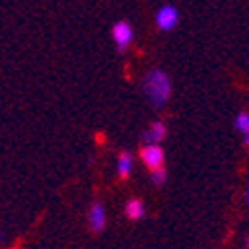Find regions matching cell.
Returning a JSON list of instances; mask_svg holds the SVG:
<instances>
[{"label":"cell","mask_w":249,"mask_h":249,"mask_svg":"<svg viewBox=\"0 0 249 249\" xmlns=\"http://www.w3.org/2000/svg\"><path fill=\"white\" fill-rule=\"evenodd\" d=\"M142 90L143 96L150 102L152 108H163L165 104L172 98V80L168 76V72L161 68H154L150 70L142 80Z\"/></svg>","instance_id":"1"},{"label":"cell","mask_w":249,"mask_h":249,"mask_svg":"<svg viewBox=\"0 0 249 249\" xmlns=\"http://www.w3.org/2000/svg\"><path fill=\"white\" fill-rule=\"evenodd\" d=\"M112 40H114V46L120 54H126L134 42V28L128 20H120V22L114 24L112 28Z\"/></svg>","instance_id":"2"},{"label":"cell","mask_w":249,"mask_h":249,"mask_svg":"<svg viewBox=\"0 0 249 249\" xmlns=\"http://www.w3.org/2000/svg\"><path fill=\"white\" fill-rule=\"evenodd\" d=\"M140 160L143 161V165L152 172L158 168H163V161H165V152L160 143H143L142 150H140Z\"/></svg>","instance_id":"3"},{"label":"cell","mask_w":249,"mask_h":249,"mask_svg":"<svg viewBox=\"0 0 249 249\" xmlns=\"http://www.w3.org/2000/svg\"><path fill=\"white\" fill-rule=\"evenodd\" d=\"M154 20H156V26L161 32H172L179 22V12L174 4H163V6L158 8Z\"/></svg>","instance_id":"4"},{"label":"cell","mask_w":249,"mask_h":249,"mask_svg":"<svg viewBox=\"0 0 249 249\" xmlns=\"http://www.w3.org/2000/svg\"><path fill=\"white\" fill-rule=\"evenodd\" d=\"M88 225L94 233H100L106 227V207L102 201H94L88 210Z\"/></svg>","instance_id":"5"},{"label":"cell","mask_w":249,"mask_h":249,"mask_svg":"<svg viewBox=\"0 0 249 249\" xmlns=\"http://www.w3.org/2000/svg\"><path fill=\"white\" fill-rule=\"evenodd\" d=\"M165 134H168V128H165V124L156 120L152 122L150 126L146 128V132H143V143H160L165 140Z\"/></svg>","instance_id":"6"},{"label":"cell","mask_w":249,"mask_h":249,"mask_svg":"<svg viewBox=\"0 0 249 249\" xmlns=\"http://www.w3.org/2000/svg\"><path fill=\"white\" fill-rule=\"evenodd\" d=\"M134 172V156L130 152H122L116 160V174L120 179H128Z\"/></svg>","instance_id":"7"},{"label":"cell","mask_w":249,"mask_h":249,"mask_svg":"<svg viewBox=\"0 0 249 249\" xmlns=\"http://www.w3.org/2000/svg\"><path fill=\"white\" fill-rule=\"evenodd\" d=\"M124 213H126L128 219L138 221V219H142L143 215H146V205H143V201L140 197H130L126 201V207H124Z\"/></svg>","instance_id":"8"},{"label":"cell","mask_w":249,"mask_h":249,"mask_svg":"<svg viewBox=\"0 0 249 249\" xmlns=\"http://www.w3.org/2000/svg\"><path fill=\"white\" fill-rule=\"evenodd\" d=\"M235 130L245 138L249 136V112H239L235 116Z\"/></svg>","instance_id":"9"},{"label":"cell","mask_w":249,"mask_h":249,"mask_svg":"<svg viewBox=\"0 0 249 249\" xmlns=\"http://www.w3.org/2000/svg\"><path fill=\"white\" fill-rule=\"evenodd\" d=\"M165 179H168V170H165V168H158V170L150 172V181L154 185H163Z\"/></svg>","instance_id":"10"},{"label":"cell","mask_w":249,"mask_h":249,"mask_svg":"<svg viewBox=\"0 0 249 249\" xmlns=\"http://www.w3.org/2000/svg\"><path fill=\"white\" fill-rule=\"evenodd\" d=\"M245 199H247V203H249V183H247V190H245Z\"/></svg>","instance_id":"11"},{"label":"cell","mask_w":249,"mask_h":249,"mask_svg":"<svg viewBox=\"0 0 249 249\" xmlns=\"http://www.w3.org/2000/svg\"><path fill=\"white\" fill-rule=\"evenodd\" d=\"M243 143H245V146L249 148V136H245V138H243Z\"/></svg>","instance_id":"12"}]
</instances>
